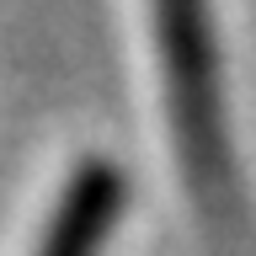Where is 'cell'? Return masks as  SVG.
<instances>
[{"label":"cell","instance_id":"cell-1","mask_svg":"<svg viewBox=\"0 0 256 256\" xmlns=\"http://www.w3.org/2000/svg\"><path fill=\"white\" fill-rule=\"evenodd\" d=\"M123 214V176L107 160H86L70 171L64 192L54 198L48 230L38 240V256H107L112 224Z\"/></svg>","mask_w":256,"mask_h":256}]
</instances>
